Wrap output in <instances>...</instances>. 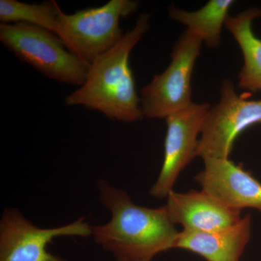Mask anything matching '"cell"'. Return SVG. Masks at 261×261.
Returning a JSON list of instances; mask_svg holds the SVG:
<instances>
[{"label": "cell", "mask_w": 261, "mask_h": 261, "mask_svg": "<svg viewBox=\"0 0 261 261\" xmlns=\"http://www.w3.org/2000/svg\"><path fill=\"white\" fill-rule=\"evenodd\" d=\"M62 10L55 0L29 4L18 0H0L1 23H27L56 34Z\"/></svg>", "instance_id": "5bb4252c"}, {"label": "cell", "mask_w": 261, "mask_h": 261, "mask_svg": "<svg viewBox=\"0 0 261 261\" xmlns=\"http://www.w3.org/2000/svg\"><path fill=\"white\" fill-rule=\"evenodd\" d=\"M252 218L243 216L236 224L214 231L178 233L174 248L188 250L207 261H240L251 238Z\"/></svg>", "instance_id": "8fae6325"}, {"label": "cell", "mask_w": 261, "mask_h": 261, "mask_svg": "<svg viewBox=\"0 0 261 261\" xmlns=\"http://www.w3.org/2000/svg\"><path fill=\"white\" fill-rule=\"evenodd\" d=\"M101 203L111 211L108 224L92 227L94 241L116 257L152 259L174 249L179 231L166 207L149 208L136 205L126 192L97 182Z\"/></svg>", "instance_id": "6da1fadb"}, {"label": "cell", "mask_w": 261, "mask_h": 261, "mask_svg": "<svg viewBox=\"0 0 261 261\" xmlns=\"http://www.w3.org/2000/svg\"><path fill=\"white\" fill-rule=\"evenodd\" d=\"M209 103L193 102L189 107L166 118L167 133L164 144V159L157 181L149 190L155 198L168 197L181 171L197 156L200 135Z\"/></svg>", "instance_id": "ba28073f"}, {"label": "cell", "mask_w": 261, "mask_h": 261, "mask_svg": "<svg viewBox=\"0 0 261 261\" xmlns=\"http://www.w3.org/2000/svg\"><path fill=\"white\" fill-rule=\"evenodd\" d=\"M195 33L185 31L173 44L171 62L140 92L144 118L166 119L192 105V75L202 45Z\"/></svg>", "instance_id": "5b68a950"}, {"label": "cell", "mask_w": 261, "mask_h": 261, "mask_svg": "<svg viewBox=\"0 0 261 261\" xmlns=\"http://www.w3.org/2000/svg\"><path fill=\"white\" fill-rule=\"evenodd\" d=\"M92 227L83 218L59 227H37L20 211L5 208L0 221V261H68L47 250L59 237L88 238Z\"/></svg>", "instance_id": "52a82bcc"}, {"label": "cell", "mask_w": 261, "mask_h": 261, "mask_svg": "<svg viewBox=\"0 0 261 261\" xmlns=\"http://www.w3.org/2000/svg\"><path fill=\"white\" fill-rule=\"evenodd\" d=\"M150 15L142 13L111 50L89 67L83 85L65 99L68 106H82L113 121L132 123L143 119L140 97L129 65L130 53L149 28Z\"/></svg>", "instance_id": "7a4b0ae2"}, {"label": "cell", "mask_w": 261, "mask_h": 261, "mask_svg": "<svg viewBox=\"0 0 261 261\" xmlns=\"http://www.w3.org/2000/svg\"><path fill=\"white\" fill-rule=\"evenodd\" d=\"M152 259L149 258H132V257H116V261H151Z\"/></svg>", "instance_id": "9a60e30c"}, {"label": "cell", "mask_w": 261, "mask_h": 261, "mask_svg": "<svg viewBox=\"0 0 261 261\" xmlns=\"http://www.w3.org/2000/svg\"><path fill=\"white\" fill-rule=\"evenodd\" d=\"M0 42L49 80L79 87L85 82L89 67L70 53L54 33L27 23H1Z\"/></svg>", "instance_id": "277c9868"}, {"label": "cell", "mask_w": 261, "mask_h": 261, "mask_svg": "<svg viewBox=\"0 0 261 261\" xmlns=\"http://www.w3.org/2000/svg\"><path fill=\"white\" fill-rule=\"evenodd\" d=\"M204 168L195 176L202 190L228 208L261 213V183L229 159H205Z\"/></svg>", "instance_id": "9c48e42d"}, {"label": "cell", "mask_w": 261, "mask_h": 261, "mask_svg": "<svg viewBox=\"0 0 261 261\" xmlns=\"http://www.w3.org/2000/svg\"><path fill=\"white\" fill-rule=\"evenodd\" d=\"M233 0H210L200 9L187 11L174 5L168 8L173 20L186 25L187 30L195 33L207 47L217 48L221 44V31L228 18Z\"/></svg>", "instance_id": "4fadbf2b"}, {"label": "cell", "mask_w": 261, "mask_h": 261, "mask_svg": "<svg viewBox=\"0 0 261 261\" xmlns=\"http://www.w3.org/2000/svg\"><path fill=\"white\" fill-rule=\"evenodd\" d=\"M219 102L211 107L201 128L197 156L229 159L238 136L261 123V100H250L237 93L232 81L224 79Z\"/></svg>", "instance_id": "8992f818"}, {"label": "cell", "mask_w": 261, "mask_h": 261, "mask_svg": "<svg viewBox=\"0 0 261 261\" xmlns=\"http://www.w3.org/2000/svg\"><path fill=\"white\" fill-rule=\"evenodd\" d=\"M261 9L250 8L226 19L225 27L232 34L243 53L244 64L239 74V87L247 92L261 91V39L252 31V22L260 18Z\"/></svg>", "instance_id": "7c38bea8"}, {"label": "cell", "mask_w": 261, "mask_h": 261, "mask_svg": "<svg viewBox=\"0 0 261 261\" xmlns=\"http://www.w3.org/2000/svg\"><path fill=\"white\" fill-rule=\"evenodd\" d=\"M166 198L164 206L171 221L187 231H218L236 224L243 218L241 211L228 208L202 190L185 193L173 190Z\"/></svg>", "instance_id": "30bf717a"}, {"label": "cell", "mask_w": 261, "mask_h": 261, "mask_svg": "<svg viewBox=\"0 0 261 261\" xmlns=\"http://www.w3.org/2000/svg\"><path fill=\"white\" fill-rule=\"evenodd\" d=\"M136 0H110L102 6L60 14L56 35L66 49L87 67L111 50L124 35L121 19L138 10Z\"/></svg>", "instance_id": "3957f363"}]
</instances>
